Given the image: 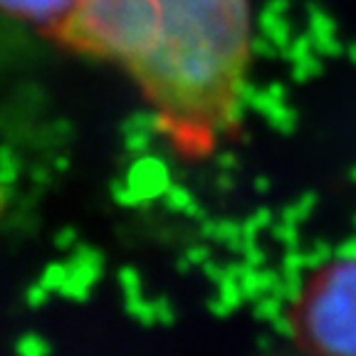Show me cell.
<instances>
[{"mask_svg": "<svg viewBox=\"0 0 356 356\" xmlns=\"http://www.w3.org/2000/svg\"><path fill=\"white\" fill-rule=\"evenodd\" d=\"M50 40L117 65L188 159L238 131L252 55L248 0H79Z\"/></svg>", "mask_w": 356, "mask_h": 356, "instance_id": "6da1fadb", "label": "cell"}, {"mask_svg": "<svg viewBox=\"0 0 356 356\" xmlns=\"http://www.w3.org/2000/svg\"><path fill=\"white\" fill-rule=\"evenodd\" d=\"M300 334L319 356H356V257H337L302 292Z\"/></svg>", "mask_w": 356, "mask_h": 356, "instance_id": "7a4b0ae2", "label": "cell"}, {"mask_svg": "<svg viewBox=\"0 0 356 356\" xmlns=\"http://www.w3.org/2000/svg\"><path fill=\"white\" fill-rule=\"evenodd\" d=\"M79 0H0V10L22 22H30L50 40L62 22L72 15Z\"/></svg>", "mask_w": 356, "mask_h": 356, "instance_id": "3957f363", "label": "cell"}, {"mask_svg": "<svg viewBox=\"0 0 356 356\" xmlns=\"http://www.w3.org/2000/svg\"><path fill=\"white\" fill-rule=\"evenodd\" d=\"M102 275V255L95 250H82L72 257V262L65 265V284L60 295L72 297V300H84L89 295L92 284Z\"/></svg>", "mask_w": 356, "mask_h": 356, "instance_id": "277c9868", "label": "cell"}, {"mask_svg": "<svg viewBox=\"0 0 356 356\" xmlns=\"http://www.w3.org/2000/svg\"><path fill=\"white\" fill-rule=\"evenodd\" d=\"M17 356H50V341L40 334H25L15 344Z\"/></svg>", "mask_w": 356, "mask_h": 356, "instance_id": "5b68a950", "label": "cell"}, {"mask_svg": "<svg viewBox=\"0 0 356 356\" xmlns=\"http://www.w3.org/2000/svg\"><path fill=\"white\" fill-rule=\"evenodd\" d=\"M337 255H339V257H356V238L341 245L339 250H337Z\"/></svg>", "mask_w": 356, "mask_h": 356, "instance_id": "8992f818", "label": "cell"}, {"mask_svg": "<svg viewBox=\"0 0 356 356\" xmlns=\"http://www.w3.org/2000/svg\"><path fill=\"white\" fill-rule=\"evenodd\" d=\"M275 235H280V240H282V243H287V245L295 243V230H289V228H280Z\"/></svg>", "mask_w": 356, "mask_h": 356, "instance_id": "52a82bcc", "label": "cell"}]
</instances>
